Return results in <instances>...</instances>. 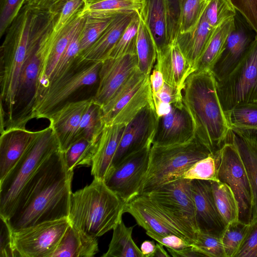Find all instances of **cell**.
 Segmentation results:
<instances>
[{
  "mask_svg": "<svg viewBox=\"0 0 257 257\" xmlns=\"http://www.w3.org/2000/svg\"><path fill=\"white\" fill-rule=\"evenodd\" d=\"M234 257H257V219L251 222Z\"/></svg>",
  "mask_w": 257,
  "mask_h": 257,
  "instance_id": "cell-50",
  "label": "cell"
},
{
  "mask_svg": "<svg viewBox=\"0 0 257 257\" xmlns=\"http://www.w3.org/2000/svg\"><path fill=\"white\" fill-rule=\"evenodd\" d=\"M157 118L154 104H149L125 125L112 161L111 169L130 155L152 144Z\"/></svg>",
  "mask_w": 257,
  "mask_h": 257,
  "instance_id": "cell-16",
  "label": "cell"
},
{
  "mask_svg": "<svg viewBox=\"0 0 257 257\" xmlns=\"http://www.w3.org/2000/svg\"><path fill=\"white\" fill-rule=\"evenodd\" d=\"M257 36V0H229Z\"/></svg>",
  "mask_w": 257,
  "mask_h": 257,
  "instance_id": "cell-49",
  "label": "cell"
},
{
  "mask_svg": "<svg viewBox=\"0 0 257 257\" xmlns=\"http://www.w3.org/2000/svg\"><path fill=\"white\" fill-rule=\"evenodd\" d=\"M156 249V245L153 241L145 240L141 244V250L143 257H152Z\"/></svg>",
  "mask_w": 257,
  "mask_h": 257,
  "instance_id": "cell-58",
  "label": "cell"
},
{
  "mask_svg": "<svg viewBox=\"0 0 257 257\" xmlns=\"http://www.w3.org/2000/svg\"><path fill=\"white\" fill-rule=\"evenodd\" d=\"M104 125L101 107L95 103L92 98L82 117L74 142L79 139L85 138L97 143Z\"/></svg>",
  "mask_w": 257,
  "mask_h": 257,
  "instance_id": "cell-37",
  "label": "cell"
},
{
  "mask_svg": "<svg viewBox=\"0 0 257 257\" xmlns=\"http://www.w3.org/2000/svg\"><path fill=\"white\" fill-rule=\"evenodd\" d=\"M235 17L227 20L215 28L210 41L195 66V71H211L224 50L228 37L235 27Z\"/></svg>",
  "mask_w": 257,
  "mask_h": 257,
  "instance_id": "cell-31",
  "label": "cell"
},
{
  "mask_svg": "<svg viewBox=\"0 0 257 257\" xmlns=\"http://www.w3.org/2000/svg\"><path fill=\"white\" fill-rule=\"evenodd\" d=\"M98 241L70 224L51 257H92L98 252Z\"/></svg>",
  "mask_w": 257,
  "mask_h": 257,
  "instance_id": "cell-30",
  "label": "cell"
},
{
  "mask_svg": "<svg viewBox=\"0 0 257 257\" xmlns=\"http://www.w3.org/2000/svg\"><path fill=\"white\" fill-rule=\"evenodd\" d=\"M216 88L226 115L237 105L257 102V36L234 70L216 81Z\"/></svg>",
  "mask_w": 257,
  "mask_h": 257,
  "instance_id": "cell-7",
  "label": "cell"
},
{
  "mask_svg": "<svg viewBox=\"0 0 257 257\" xmlns=\"http://www.w3.org/2000/svg\"><path fill=\"white\" fill-rule=\"evenodd\" d=\"M139 16L147 27L157 54L172 43L167 0H141Z\"/></svg>",
  "mask_w": 257,
  "mask_h": 257,
  "instance_id": "cell-23",
  "label": "cell"
},
{
  "mask_svg": "<svg viewBox=\"0 0 257 257\" xmlns=\"http://www.w3.org/2000/svg\"><path fill=\"white\" fill-rule=\"evenodd\" d=\"M191 180L180 178L165 183L147 195L164 211L196 238L198 232Z\"/></svg>",
  "mask_w": 257,
  "mask_h": 257,
  "instance_id": "cell-12",
  "label": "cell"
},
{
  "mask_svg": "<svg viewBox=\"0 0 257 257\" xmlns=\"http://www.w3.org/2000/svg\"><path fill=\"white\" fill-rule=\"evenodd\" d=\"M169 7L170 34L173 42L178 33L179 20L180 12V0H167Z\"/></svg>",
  "mask_w": 257,
  "mask_h": 257,
  "instance_id": "cell-54",
  "label": "cell"
},
{
  "mask_svg": "<svg viewBox=\"0 0 257 257\" xmlns=\"http://www.w3.org/2000/svg\"><path fill=\"white\" fill-rule=\"evenodd\" d=\"M252 40L243 26L236 21L224 50L211 70L216 81L223 79L234 70L244 56Z\"/></svg>",
  "mask_w": 257,
  "mask_h": 257,
  "instance_id": "cell-25",
  "label": "cell"
},
{
  "mask_svg": "<svg viewBox=\"0 0 257 257\" xmlns=\"http://www.w3.org/2000/svg\"><path fill=\"white\" fill-rule=\"evenodd\" d=\"M209 1H185L180 8L178 34L187 33L196 28Z\"/></svg>",
  "mask_w": 257,
  "mask_h": 257,
  "instance_id": "cell-39",
  "label": "cell"
},
{
  "mask_svg": "<svg viewBox=\"0 0 257 257\" xmlns=\"http://www.w3.org/2000/svg\"><path fill=\"white\" fill-rule=\"evenodd\" d=\"M211 181L217 208L226 226L239 220L238 203L231 188L219 181Z\"/></svg>",
  "mask_w": 257,
  "mask_h": 257,
  "instance_id": "cell-34",
  "label": "cell"
},
{
  "mask_svg": "<svg viewBox=\"0 0 257 257\" xmlns=\"http://www.w3.org/2000/svg\"><path fill=\"white\" fill-rule=\"evenodd\" d=\"M27 0H1L0 36L5 34L7 29L18 15Z\"/></svg>",
  "mask_w": 257,
  "mask_h": 257,
  "instance_id": "cell-48",
  "label": "cell"
},
{
  "mask_svg": "<svg viewBox=\"0 0 257 257\" xmlns=\"http://www.w3.org/2000/svg\"><path fill=\"white\" fill-rule=\"evenodd\" d=\"M46 23L34 26L30 42L28 55L20 78L15 113L11 125L25 126L24 121L35 100L41 63L36 53V47L41 34L46 27Z\"/></svg>",
  "mask_w": 257,
  "mask_h": 257,
  "instance_id": "cell-15",
  "label": "cell"
},
{
  "mask_svg": "<svg viewBox=\"0 0 257 257\" xmlns=\"http://www.w3.org/2000/svg\"><path fill=\"white\" fill-rule=\"evenodd\" d=\"M136 12H126L114 17L95 42L79 54L76 66L102 62L106 59Z\"/></svg>",
  "mask_w": 257,
  "mask_h": 257,
  "instance_id": "cell-22",
  "label": "cell"
},
{
  "mask_svg": "<svg viewBox=\"0 0 257 257\" xmlns=\"http://www.w3.org/2000/svg\"><path fill=\"white\" fill-rule=\"evenodd\" d=\"M206 257H225L221 236L198 231L193 244Z\"/></svg>",
  "mask_w": 257,
  "mask_h": 257,
  "instance_id": "cell-47",
  "label": "cell"
},
{
  "mask_svg": "<svg viewBox=\"0 0 257 257\" xmlns=\"http://www.w3.org/2000/svg\"><path fill=\"white\" fill-rule=\"evenodd\" d=\"M125 205L104 181L94 178L90 184L72 193L68 218L71 224L97 238L122 220Z\"/></svg>",
  "mask_w": 257,
  "mask_h": 257,
  "instance_id": "cell-4",
  "label": "cell"
},
{
  "mask_svg": "<svg viewBox=\"0 0 257 257\" xmlns=\"http://www.w3.org/2000/svg\"><path fill=\"white\" fill-rule=\"evenodd\" d=\"M97 142L80 138L73 143L63 153L68 170L73 171L75 168L91 166Z\"/></svg>",
  "mask_w": 257,
  "mask_h": 257,
  "instance_id": "cell-38",
  "label": "cell"
},
{
  "mask_svg": "<svg viewBox=\"0 0 257 257\" xmlns=\"http://www.w3.org/2000/svg\"><path fill=\"white\" fill-rule=\"evenodd\" d=\"M228 141L237 149L246 171L252 195V222L257 219V130L231 127Z\"/></svg>",
  "mask_w": 257,
  "mask_h": 257,
  "instance_id": "cell-24",
  "label": "cell"
},
{
  "mask_svg": "<svg viewBox=\"0 0 257 257\" xmlns=\"http://www.w3.org/2000/svg\"><path fill=\"white\" fill-rule=\"evenodd\" d=\"M124 212L133 216L146 231L164 236L174 234L192 244L196 237L158 206L146 194H140L125 204Z\"/></svg>",
  "mask_w": 257,
  "mask_h": 257,
  "instance_id": "cell-14",
  "label": "cell"
},
{
  "mask_svg": "<svg viewBox=\"0 0 257 257\" xmlns=\"http://www.w3.org/2000/svg\"><path fill=\"white\" fill-rule=\"evenodd\" d=\"M204 14L209 25L216 28L227 20L235 17L236 11L229 0H210Z\"/></svg>",
  "mask_w": 257,
  "mask_h": 257,
  "instance_id": "cell-46",
  "label": "cell"
},
{
  "mask_svg": "<svg viewBox=\"0 0 257 257\" xmlns=\"http://www.w3.org/2000/svg\"><path fill=\"white\" fill-rule=\"evenodd\" d=\"M82 11L90 17L107 19L120 14L139 12L141 0H83Z\"/></svg>",
  "mask_w": 257,
  "mask_h": 257,
  "instance_id": "cell-32",
  "label": "cell"
},
{
  "mask_svg": "<svg viewBox=\"0 0 257 257\" xmlns=\"http://www.w3.org/2000/svg\"><path fill=\"white\" fill-rule=\"evenodd\" d=\"M138 69L136 53L121 57L108 58L102 63L99 71L98 85L93 101L101 107L105 105L125 84Z\"/></svg>",
  "mask_w": 257,
  "mask_h": 257,
  "instance_id": "cell-17",
  "label": "cell"
},
{
  "mask_svg": "<svg viewBox=\"0 0 257 257\" xmlns=\"http://www.w3.org/2000/svg\"><path fill=\"white\" fill-rule=\"evenodd\" d=\"M136 52L138 70L145 75H150L156 62L157 51L152 38L140 17L137 36Z\"/></svg>",
  "mask_w": 257,
  "mask_h": 257,
  "instance_id": "cell-35",
  "label": "cell"
},
{
  "mask_svg": "<svg viewBox=\"0 0 257 257\" xmlns=\"http://www.w3.org/2000/svg\"><path fill=\"white\" fill-rule=\"evenodd\" d=\"M146 233L167 248L176 250H180L193 245L185 238L174 234L161 236L149 231H146Z\"/></svg>",
  "mask_w": 257,
  "mask_h": 257,
  "instance_id": "cell-53",
  "label": "cell"
},
{
  "mask_svg": "<svg viewBox=\"0 0 257 257\" xmlns=\"http://www.w3.org/2000/svg\"><path fill=\"white\" fill-rule=\"evenodd\" d=\"M70 224L67 217L12 231L17 256L51 257Z\"/></svg>",
  "mask_w": 257,
  "mask_h": 257,
  "instance_id": "cell-11",
  "label": "cell"
},
{
  "mask_svg": "<svg viewBox=\"0 0 257 257\" xmlns=\"http://www.w3.org/2000/svg\"><path fill=\"white\" fill-rule=\"evenodd\" d=\"M134 226L126 227L122 220L112 229L113 234L107 251L102 257H143L132 236Z\"/></svg>",
  "mask_w": 257,
  "mask_h": 257,
  "instance_id": "cell-33",
  "label": "cell"
},
{
  "mask_svg": "<svg viewBox=\"0 0 257 257\" xmlns=\"http://www.w3.org/2000/svg\"><path fill=\"white\" fill-rule=\"evenodd\" d=\"M217 171L216 155L212 154L196 162L181 175L180 179L218 181Z\"/></svg>",
  "mask_w": 257,
  "mask_h": 257,
  "instance_id": "cell-45",
  "label": "cell"
},
{
  "mask_svg": "<svg viewBox=\"0 0 257 257\" xmlns=\"http://www.w3.org/2000/svg\"><path fill=\"white\" fill-rule=\"evenodd\" d=\"M0 257H16L12 231L7 220L0 216Z\"/></svg>",
  "mask_w": 257,
  "mask_h": 257,
  "instance_id": "cell-51",
  "label": "cell"
},
{
  "mask_svg": "<svg viewBox=\"0 0 257 257\" xmlns=\"http://www.w3.org/2000/svg\"><path fill=\"white\" fill-rule=\"evenodd\" d=\"M154 66L162 72L166 84L181 91L187 78L194 71L175 40L157 54Z\"/></svg>",
  "mask_w": 257,
  "mask_h": 257,
  "instance_id": "cell-26",
  "label": "cell"
},
{
  "mask_svg": "<svg viewBox=\"0 0 257 257\" xmlns=\"http://www.w3.org/2000/svg\"><path fill=\"white\" fill-rule=\"evenodd\" d=\"M154 104L150 75L138 69L103 106L102 119L106 125L127 124L142 109Z\"/></svg>",
  "mask_w": 257,
  "mask_h": 257,
  "instance_id": "cell-8",
  "label": "cell"
},
{
  "mask_svg": "<svg viewBox=\"0 0 257 257\" xmlns=\"http://www.w3.org/2000/svg\"><path fill=\"white\" fill-rule=\"evenodd\" d=\"M57 0H27L25 4L30 9L40 12L48 11Z\"/></svg>",
  "mask_w": 257,
  "mask_h": 257,
  "instance_id": "cell-57",
  "label": "cell"
},
{
  "mask_svg": "<svg viewBox=\"0 0 257 257\" xmlns=\"http://www.w3.org/2000/svg\"><path fill=\"white\" fill-rule=\"evenodd\" d=\"M191 187L198 231L221 236L226 225L217 208L211 181L191 180Z\"/></svg>",
  "mask_w": 257,
  "mask_h": 257,
  "instance_id": "cell-19",
  "label": "cell"
},
{
  "mask_svg": "<svg viewBox=\"0 0 257 257\" xmlns=\"http://www.w3.org/2000/svg\"><path fill=\"white\" fill-rule=\"evenodd\" d=\"M152 145L125 158L112 168L104 180L106 186L125 204L141 194Z\"/></svg>",
  "mask_w": 257,
  "mask_h": 257,
  "instance_id": "cell-13",
  "label": "cell"
},
{
  "mask_svg": "<svg viewBox=\"0 0 257 257\" xmlns=\"http://www.w3.org/2000/svg\"><path fill=\"white\" fill-rule=\"evenodd\" d=\"M163 245L159 243L156 244V249L152 257H169L170 255L167 252Z\"/></svg>",
  "mask_w": 257,
  "mask_h": 257,
  "instance_id": "cell-59",
  "label": "cell"
},
{
  "mask_svg": "<svg viewBox=\"0 0 257 257\" xmlns=\"http://www.w3.org/2000/svg\"><path fill=\"white\" fill-rule=\"evenodd\" d=\"M226 117L231 127L257 130V102L237 105Z\"/></svg>",
  "mask_w": 257,
  "mask_h": 257,
  "instance_id": "cell-41",
  "label": "cell"
},
{
  "mask_svg": "<svg viewBox=\"0 0 257 257\" xmlns=\"http://www.w3.org/2000/svg\"><path fill=\"white\" fill-rule=\"evenodd\" d=\"M91 100L92 98L66 103L48 116L61 152H64L74 142L82 117Z\"/></svg>",
  "mask_w": 257,
  "mask_h": 257,
  "instance_id": "cell-21",
  "label": "cell"
},
{
  "mask_svg": "<svg viewBox=\"0 0 257 257\" xmlns=\"http://www.w3.org/2000/svg\"><path fill=\"white\" fill-rule=\"evenodd\" d=\"M154 107L160 105H183L182 91L166 83L161 91L153 96Z\"/></svg>",
  "mask_w": 257,
  "mask_h": 257,
  "instance_id": "cell-52",
  "label": "cell"
},
{
  "mask_svg": "<svg viewBox=\"0 0 257 257\" xmlns=\"http://www.w3.org/2000/svg\"><path fill=\"white\" fill-rule=\"evenodd\" d=\"M195 137L192 120L184 104L172 105L168 113L158 117L152 145L181 144L191 141Z\"/></svg>",
  "mask_w": 257,
  "mask_h": 257,
  "instance_id": "cell-18",
  "label": "cell"
},
{
  "mask_svg": "<svg viewBox=\"0 0 257 257\" xmlns=\"http://www.w3.org/2000/svg\"><path fill=\"white\" fill-rule=\"evenodd\" d=\"M42 130L31 131L25 126H11L1 132L0 181L2 180L28 151Z\"/></svg>",
  "mask_w": 257,
  "mask_h": 257,
  "instance_id": "cell-20",
  "label": "cell"
},
{
  "mask_svg": "<svg viewBox=\"0 0 257 257\" xmlns=\"http://www.w3.org/2000/svg\"><path fill=\"white\" fill-rule=\"evenodd\" d=\"M182 100L193 121L195 136L212 153L227 142L231 128L210 70L195 71L185 81Z\"/></svg>",
  "mask_w": 257,
  "mask_h": 257,
  "instance_id": "cell-2",
  "label": "cell"
},
{
  "mask_svg": "<svg viewBox=\"0 0 257 257\" xmlns=\"http://www.w3.org/2000/svg\"><path fill=\"white\" fill-rule=\"evenodd\" d=\"M250 223L237 220L228 223L225 227L221 238L225 257H234L249 228Z\"/></svg>",
  "mask_w": 257,
  "mask_h": 257,
  "instance_id": "cell-40",
  "label": "cell"
},
{
  "mask_svg": "<svg viewBox=\"0 0 257 257\" xmlns=\"http://www.w3.org/2000/svg\"><path fill=\"white\" fill-rule=\"evenodd\" d=\"M59 151L58 139L49 125L42 130L33 145L0 181V216L6 220L13 216L27 185L45 162Z\"/></svg>",
  "mask_w": 257,
  "mask_h": 257,
  "instance_id": "cell-5",
  "label": "cell"
},
{
  "mask_svg": "<svg viewBox=\"0 0 257 257\" xmlns=\"http://www.w3.org/2000/svg\"><path fill=\"white\" fill-rule=\"evenodd\" d=\"M167 250L171 255L174 257L204 256L194 244L180 250H176L170 248H167Z\"/></svg>",
  "mask_w": 257,
  "mask_h": 257,
  "instance_id": "cell-56",
  "label": "cell"
},
{
  "mask_svg": "<svg viewBox=\"0 0 257 257\" xmlns=\"http://www.w3.org/2000/svg\"><path fill=\"white\" fill-rule=\"evenodd\" d=\"M217 177L227 184L238 201L239 220L249 223L252 217V195L250 186L243 162L238 152L230 141H227L216 152Z\"/></svg>",
  "mask_w": 257,
  "mask_h": 257,
  "instance_id": "cell-10",
  "label": "cell"
},
{
  "mask_svg": "<svg viewBox=\"0 0 257 257\" xmlns=\"http://www.w3.org/2000/svg\"><path fill=\"white\" fill-rule=\"evenodd\" d=\"M150 82L153 96L161 91L165 83L162 72L155 66L150 75Z\"/></svg>",
  "mask_w": 257,
  "mask_h": 257,
  "instance_id": "cell-55",
  "label": "cell"
},
{
  "mask_svg": "<svg viewBox=\"0 0 257 257\" xmlns=\"http://www.w3.org/2000/svg\"><path fill=\"white\" fill-rule=\"evenodd\" d=\"M85 16L86 15L83 13L82 8L71 19L64 27L58 31L48 60L45 66L40 72L35 100L41 92L47 88L50 77L62 55L67 47L77 27Z\"/></svg>",
  "mask_w": 257,
  "mask_h": 257,
  "instance_id": "cell-28",
  "label": "cell"
},
{
  "mask_svg": "<svg viewBox=\"0 0 257 257\" xmlns=\"http://www.w3.org/2000/svg\"><path fill=\"white\" fill-rule=\"evenodd\" d=\"M215 28L209 25L204 12L194 29L187 33H178L177 35L175 41L194 71L195 66L210 41Z\"/></svg>",
  "mask_w": 257,
  "mask_h": 257,
  "instance_id": "cell-29",
  "label": "cell"
},
{
  "mask_svg": "<svg viewBox=\"0 0 257 257\" xmlns=\"http://www.w3.org/2000/svg\"><path fill=\"white\" fill-rule=\"evenodd\" d=\"M85 17L86 16L77 27L67 47L62 55L50 77L47 88L64 78L74 70V66H76V59L79 54L80 50V36Z\"/></svg>",
  "mask_w": 257,
  "mask_h": 257,
  "instance_id": "cell-36",
  "label": "cell"
},
{
  "mask_svg": "<svg viewBox=\"0 0 257 257\" xmlns=\"http://www.w3.org/2000/svg\"><path fill=\"white\" fill-rule=\"evenodd\" d=\"M102 62L83 66L44 90L33 103L24 121L25 125L33 118H48L49 115L77 90L94 84L98 80Z\"/></svg>",
  "mask_w": 257,
  "mask_h": 257,
  "instance_id": "cell-9",
  "label": "cell"
},
{
  "mask_svg": "<svg viewBox=\"0 0 257 257\" xmlns=\"http://www.w3.org/2000/svg\"><path fill=\"white\" fill-rule=\"evenodd\" d=\"M139 23L140 16L137 12L108 58H116L128 53H137L136 41Z\"/></svg>",
  "mask_w": 257,
  "mask_h": 257,
  "instance_id": "cell-43",
  "label": "cell"
},
{
  "mask_svg": "<svg viewBox=\"0 0 257 257\" xmlns=\"http://www.w3.org/2000/svg\"><path fill=\"white\" fill-rule=\"evenodd\" d=\"M186 0H180V8Z\"/></svg>",
  "mask_w": 257,
  "mask_h": 257,
  "instance_id": "cell-60",
  "label": "cell"
},
{
  "mask_svg": "<svg viewBox=\"0 0 257 257\" xmlns=\"http://www.w3.org/2000/svg\"><path fill=\"white\" fill-rule=\"evenodd\" d=\"M73 171L67 168L63 152L54 154L27 185L13 216L12 231L67 218Z\"/></svg>",
  "mask_w": 257,
  "mask_h": 257,
  "instance_id": "cell-1",
  "label": "cell"
},
{
  "mask_svg": "<svg viewBox=\"0 0 257 257\" xmlns=\"http://www.w3.org/2000/svg\"><path fill=\"white\" fill-rule=\"evenodd\" d=\"M114 17L100 19L86 15L80 36L79 53L95 42Z\"/></svg>",
  "mask_w": 257,
  "mask_h": 257,
  "instance_id": "cell-44",
  "label": "cell"
},
{
  "mask_svg": "<svg viewBox=\"0 0 257 257\" xmlns=\"http://www.w3.org/2000/svg\"><path fill=\"white\" fill-rule=\"evenodd\" d=\"M83 0H57L48 11L53 16V29L61 30L82 8Z\"/></svg>",
  "mask_w": 257,
  "mask_h": 257,
  "instance_id": "cell-42",
  "label": "cell"
},
{
  "mask_svg": "<svg viewBox=\"0 0 257 257\" xmlns=\"http://www.w3.org/2000/svg\"><path fill=\"white\" fill-rule=\"evenodd\" d=\"M212 154L195 137L181 144L152 145L141 194H148L165 183L180 179L196 162Z\"/></svg>",
  "mask_w": 257,
  "mask_h": 257,
  "instance_id": "cell-6",
  "label": "cell"
},
{
  "mask_svg": "<svg viewBox=\"0 0 257 257\" xmlns=\"http://www.w3.org/2000/svg\"><path fill=\"white\" fill-rule=\"evenodd\" d=\"M39 13L25 5L7 29L0 48L1 110L7 126L13 121L21 74Z\"/></svg>",
  "mask_w": 257,
  "mask_h": 257,
  "instance_id": "cell-3",
  "label": "cell"
},
{
  "mask_svg": "<svg viewBox=\"0 0 257 257\" xmlns=\"http://www.w3.org/2000/svg\"><path fill=\"white\" fill-rule=\"evenodd\" d=\"M125 125L104 124L91 166V173L94 178L104 181L109 174Z\"/></svg>",
  "mask_w": 257,
  "mask_h": 257,
  "instance_id": "cell-27",
  "label": "cell"
}]
</instances>
